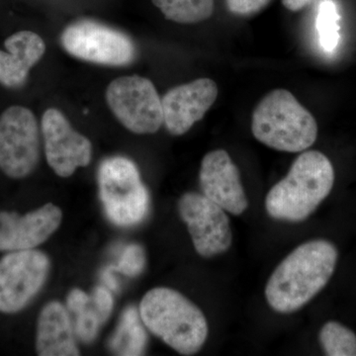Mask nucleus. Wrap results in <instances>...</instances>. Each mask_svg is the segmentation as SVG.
I'll return each instance as SVG.
<instances>
[{
    "mask_svg": "<svg viewBox=\"0 0 356 356\" xmlns=\"http://www.w3.org/2000/svg\"><path fill=\"white\" fill-rule=\"evenodd\" d=\"M337 259V248L330 241L302 243L278 264L267 281V303L280 314L300 310L327 286Z\"/></svg>",
    "mask_w": 356,
    "mask_h": 356,
    "instance_id": "nucleus-1",
    "label": "nucleus"
},
{
    "mask_svg": "<svg viewBox=\"0 0 356 356\" xmlns=\"http://www.w3.org/2000/svg\"><path fill=\"white\" fill-rule=\"evenodd\" d=\"M334 184V170L329 158L318 151H304L286 177L267 193V214L280 221H304L329 196Z\"/></svg>",
    "mask_w": 356,
    "mask_h": 356,
    "instance_id": "nucleus-2",
    "label": "nucleus"
},
{
    "mask_svg": "<svg viewBox=\"0 0 356 356\" xmlns=\"http://www.w3.org/2000/svg\"><path fill=\"white\" fill-rule=\"evenodd\" d=\"M140 316L147 331L182 355H193L207 341V320L181 293L156 287L143 297Z\"/></svg>",
    "mask_w": 356,
    "mask_h": 356,
    "instance_id": "nucleus-3",
    "label": "nucleus"
},
{
    "mask_svg": "<svg viewBox=\"0 0 356 356\" xmlns=\"http://www.w3.org/2000/svg\"><path fill=\"white\" fill-rule=\"evenodd\" d=\"M252 131L255 139L276 151L302 153L313 146L318 124L286 89H274L252 113Z\"/></svg>",
    "mask_w": 356,
    "mask_h": 356,
    "instance_id": "nucleus-4",
    "label": "nucleus"
},
{
    "mask_svg": "<svg viewBox=\"0 0 356 356\" xmlns=\"http://www.w3.org/2000/svg\"><path fill=\"white\" fill-rule=\"evenodd\" d=\"M98 185L105 213L116 226H135L149 214V191L130 159L124 156L104 159L98 170Z\"/></svg>",
    "mask_w": 356,
    "mask_h": 356,
    "instance_id": "nucleus-5",
    "label": "nucleus"
},
{
    "mask_svg": "<svg viewBox=\"0 0 356 356\" xmlns=\"http://www.w3.org/2000/svg\"><path fill=\"white\" fill-rule=\"evenodd\" d=\"M106 100L117 120L139 135L158 132L163 124L161 99L154 83L140 76H121L109 83Z\"/></svg>",
    "mask_w": 356,
    "mask_h": 356,
    "instance_id": "nucleus-6",
    "label": "nucleus"
},
{
    "mask_svg": "<svg viewBox=\"0 0 356 356\" xmlns=\"http://www.w3.org/2000/svg\"><path fill=\"white\" fill-rule=\"evenodd\" d=\"M72 57L93 64L121 67L136 58L132 40L114 28L93 20H79L67 26L60 37Z\"/></svg>",
    "mask_w": 356,
    "mask_h": 356,
    "instance_id": "nucleus-7",
    "label": "nucleus"
},
{
    "mask_svg": "<svg viewBox=\"0 0 356 356\" xmlns=\"http://www.w3.org/2000/svg\"><path fill=\"white\" fill-rule=\"evenodd\" d=\"M40 159L38 122L26 107L14 105L0 116V170L14 179L27 177Z\"/></svg>",
    "mask_w": 356,
    "mask_h": 356,
    "instance_id": "nucleus-8",
    "label": "nucleus"
},
{
    "mask_svg": "<svg viewBox=\"0 0 356 356\" xmlns=\"http://www.w3.org/2000/svg\"><path fill=\"white\" fill-rule=\"evenodd\" d=\"M51 269L48 255L39 250H16L0 259V312L22 311L41 291Z\"/></svg>",
    "mask_w": 356,
    "mask_h": 356,
    "instance_id": "nucleus-9",
    "label": "nucleus"
},
{
    "mask_svg": "<svg viewBox=\"0 0 356 356\" xmlns=\"http://www.w3.org/2000/svg\"><path fill=\"white\" fill-rule=\"evenodd\" d=\"M178 212L199 255L212 257L229 250L233 243L229 220L216 203L203 194L187 192L178 201Z\"/></svg>",
    "mask_w": 356,
    "mask_h": 356,
    "instance_id": "nucleus-10",
    "label": "nucleus"
},
{
    "mask_svg": "<svg viewBox=\"0 0 356 356\" xmlns=\"http://www.w3.org/2000/svg\"><path fill=\"white\" fill-rule=\"evenodd\" d=\"M41 129L47 161L58 177H72L76 168L90 163L92 144L86 136L74 130L60 110H46Z\"/></svg>",
    "mask_w": 356,
    "mask_h": 356,
    "instance_id": "nucleus-11",
    "label": "nucleus"
},
{
    "mask_svg": "<svg viewBox=\"0 0 356 356\" xmlns=\"http://www.w3.org/2000/svg\"><path fill=\"white\" fill-rule=\"evenodd\" d=\"M199 184L205 197L234 216H240L248 209L240 172L224 149H215L204 156Z\"/></svg>",
    "mask_w": 356,
    "mask_h": 356,
    "instance_id": "nucleus-12",
    "label": "nucleus"
},
{
    "mask_svg": "<svg viewBox=\"0 0 356 356\" xmlns=\"http://www.w3.org/2000/svg\"><path fill=\"white\" fill-rule=\"evenodd\" d=\"M218 93L216 83L210 79H196L168 90L161 98L166 130L172 136L188 132L213 106Z\"/></svg>",
    "mask_w": 356,
    "mask_h": 356,
    "instance_id": "nucleus-13",
    "label": "nucleus"
},
{
    "mask_svg": "<svg viewBox=\"0 0 356 356\" xmlns=\"http://www.w3.org/2000/svg\"><path fill=\"white\" fill-rule=\"evenodd\" d=\"M63 212L48 203L25 215L0 212V252L34 250L47 242L62 224Z\"/></svg>",
    "mask_w": 356,
    "mask_h": 356,
    "instance_id": "nucleus-14",
    "label": "nucleus"
},
{
    "mask_svg": "<svg viewBox=\"0 0 356 356\" xmlns=\"http://www.w3.org/2000/svg\"><path fill=\"white\" fill-rule=\"evenodd\" d=\"M36 351L40 356L81 355L70 312L60 302H49L40 312Z\"/></svg>",
    "mask_w": 356,
    "mask_h": 356,
    "instance_id": "nucleus-15",
    "label": "nucleus"
},
{
    "mask_svg": "<svg viewBox=\"0 0 356 356\" xmlns=\"http://www.w3.org/2000/svg\"><path fill=\"white\" fill-rule=\"evenodd\" d=\"M0 50V83L6 88H19L25 83L30 70L43 58L46 44L37 33H14Z\"/></svg>",
    "mask_w": 356,
    "mask_h": 356,
    "instance_id": "nucleus-16",
    "label": "nucleus"
},
{
    "mask_svg": "<svg viewBox=\"0 0 356 356\" xmlns=\"http://www.w3.org/2000/svg\"><path fill=\"white\" fill-rule=\"evenodd\" d=\"M67 308L74 316V332L81 343L89 344L97 337L113 309V298L106 288L96 287L91 294L72 289L67 298Z\"/></svg>",
    "mask_w": 356,
    "mask_h": 356,
    "instance_id": "nucleus-17",
    "label": "nucleus"
},
{
    "mask_svg": "<svg viewBox=\"0 0 356 356\" xmlns=\"http://www.w3.org/2000/svg\"><path fill=\"white\" fill-rule=\"evenodd\" d=\"M147 346V334L140 311L129 306L122 314L120 323L109 341L110 350L118 355H142Z\"/></svg>",
    "mask_w": 356,
    "mask_h": 356,
    "instance_id": "nucleus-18",
    "label": "nucleus"
},
{
    "mask_svg": "<svg viewBox=\"0 0 356 356\" xmlns=\"http://www.w3.org/2000/svg\"><path fill=\"white\" fill-rule=\"evenodd\" d=\"M166 19L179 24H195L209 19L214 0H152Z\"/></svg>",
    "mask_w": 356,
    "mask_h": 356,
    "instance_id": "nucleus-19",
    "label": "nucleus"
},
{
    "mask_svg": "<svg viewBox=\"0 0 356 356\" xmlns=\"http://www.w3.org/2000/svg\"><path fill=\"white\" fill-rule=\"evenodd\" d=\"M318 341L327 356H356V334L341 323H325Z\"/></svg>",
    "mask_w": 356,
    "mask_h": 356,
    "instance_id": "nucleus-20",
    "label": "nucleus"
},
{
    "mask_svg": "<svg viewBox=\"0 0 356 356\" xmlns=\"http://www.w3.org/2000/svg\"><path fill=\"white\" fill-rule=\"evenodd\" d=\"M339 14L337 6L332 0H323L318 4L317 30L318 39L325 51L336 50L339 42Z\"/></svg>",
    "mask_w": 356,
    "mask_h": 356,
    "instance_id": "nucleus-21",
    "label": "nucleus"
},
{
    "mask_svg": "<svg viewBox=\"0 0 356 356\" xmlns=\"http://www.w3.org/2000/svg\"><path fill=\"white\" fill-rule=\"evenodd\" d=\"M146 257L144 250L139 245H131L124 250L116 270L129 276H136L144 269Z\"/></svg>",
    "mask_w": 356,
    "mask_h": 356,
    "instance_id": "nucleus-22",
    "label": "nucleus"
},
{
    "mask_svg": "<svg viewBox=\"0 0 356 356\" xmlns=\"http://www.w3.org/2000/svg\"><path fill=\"white\" fill-rule=\"evenodd\" d=\"M271 0H226L229 13L240 16H250L259 13Z\"/></svg>",
    "mask_w": 356,
    "mask_h": 356,
    "instance_id": "nucleus-23",
    "label": "nucleus"
},
{
    "mask_svg": "<svg viewBox=\"0 0 356 356\" xmlns=\"http://www.w3.org/2000/svg\"><path fill=\"white\" fill-rule=\"evenodd\" d=\"M313 1L314 0H282V4L288 10L297 13Z\"/></svg>",
    "mask_w": 356,
    "mask_h": 356,
    "instance_id": "nucleus-24",
    "label": "nucleus"
}]
</instances>
